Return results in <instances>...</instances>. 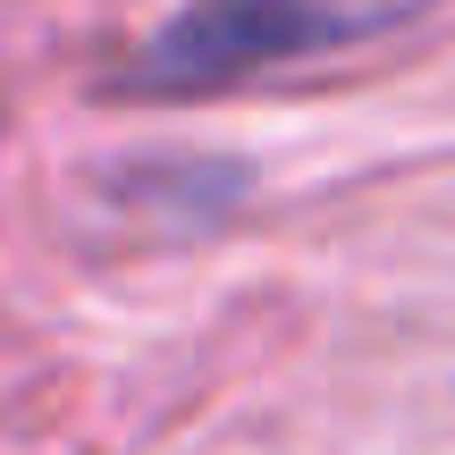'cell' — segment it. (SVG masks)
Segmentation results:
<instances>
[{
	"label": "cell",
	"mask_w": 455,
	"mask_h": 455,
	"mask_svg": "<svg viewBox=\"0 0 455 455\" xmlns=\"http://www.w3.org/2000/svg\"><path fill=\"white\" fill-rule=\"evenodd\" d=\"M430 9H447V0H178L135 43V60L110 76V93L127 101L236 93L270 68H304V60L371 43V34L422 26Z\"/></svg>",
	"instance_id": "obj_1"
},
{
	"label": "cell",
	"mask_w": 455,
	"mask_h": 455,
	"mask_svg": "<svg viewBox=\"0 0 455 455\" xmlns=\"http://www.w3.org/2000/svg\"><path fill=\"white\" fill-rule=\"evenodd\" d=\"M244 186H253L244 161H127L110 178V195L135 203V212H178V220L212 228L244 203Z\"/></svg>",
	"instance_id": "obj_2"
}]
</instances>
